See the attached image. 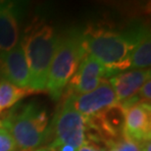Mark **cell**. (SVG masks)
Wrapping results in <instances>:
<instances>
[{"instance_id":"obj_1","label":"cell","mask_w":151,"mask_h":151,"mask_svg":"<svg viewBox=\"0 0 151 151\" xmlns=\"http://www.w3.org/2000/svg\"><path fill=\"white\" fill-rule=\"evenodd\" d=\"M144 34L139 32L134 35H122L103 28H87L81 35V46L84 54L117 74L129 68V55Z\"/></svg>"},{"instance_id":"obj_2","label":"cell","mask_w":151,"mask_h":151,"mask_svg":"<svg viewBox=\"0 0 151 151\" xmlns=\"http://www.w3.org/2000/svg\"><path fill=\"white\" fill-rule=\"evenodd\" d=\"M58 38L51 26L35 22L26 29L20 42L29 71V87L37 92L46 90L48 73Z\"/></svg>"},{"instance_id":"obj_3","label":"cell","mask_w":151,"mask_h":151,"mask_svg":"<svg viewBox=\"0 0 151 151\" xmlns=\"http://www.w3.org/2000/svg\"><path fill=\"white\" fill-rule=\"evenodd\" d=\"M1 122L8 129L18 149L31 151L40 146L48 138V115L46 110L35 103L9 112Z\"/></svg>"},{"instance_id":"obj_4","label":"cell","mask_w":151,"mask_h":151,"mask_svg":"<svg viewBox=\"0 0 151 151\" xmlns=\"http://www.w3.org/2000/svg\"><path fill=\"white\" fill-rule=\"evenodd\" d=\"M83 56L81 35H71L58 38L46 83V90L52 99L57 100L61 97Z\"/></svg>"},{"instance_id":"obj_5","label":"cell","mask_w":151,"mask_h":151,"mask_svg":"<svg viewBox=\"0 0 151 151\" xmlns=\"http://www.w3.org/2000/svg\"><path fill=\"white\" fill-rule=\"evenodd\" d=\"M51 137L54 138L48 146L50 151L63 145L78 149L86 143V118L74 109L68 98L48 129V137Z\"/></svg>"},{"instance_id":"obj_6","label":"cell","mask_w":151,"mask_h":151,"mask_svg":"<svg viewBox=\"0 0 151 151\" xmlns=\"http://www.w3.org/2000/svg\"><path fill=\"white\" fill-rule=\"evenodd\" d=\"M117 75L93 57L84 54L75 75L69 81L67 96L80 95L94 90L107 77Z\"/></svg>"},{"instance_id":"obj_7","label":"cell","mask_w":151,"mask_h":151,"mask_svg":"<svg viewBox=\"0 0 151 151\" xmlns=\"http://www.w3.org/2000/svg\"><path fill=\"white\" fill-rule=\"evenodd\" d=\"M66 98L70 100L74 109L86 119L98 116L107 108L118 104L115 91L107 78H104L92 91L80 95H69Z\"/></svg>"},{"instance_id":"obj_8","label":"cell","mask_w":151,"mask_h":151,"mask_svg":"<svg viewBox=\"0 0 151 151\" xmlns=\"http://www.w3.org/2000/svg\"><path fill=\"white\" fill-rule=\"evenodd\" d=\"M0 78L18 87H29V71L20 42L12 49L0 52Z\"/></svg>"},{"instance_id":"obj_9","label":"cell","mask_w":151,"mask_h":151,"mask_svg":"<svg viewBox=\"0 0 151 151\" xmlns=\"http://www.w3.org/2000/svg\"><path fill=\"white\" fill-rule=\"evenodd\" d=\"M123 134L138 145L150 140L151 107L149 103L138 102L126 110Z\"/></svg>"},{"instance_id":"obj_10","label":"cell","mask_w":151,"mask_h":151,"mask_svg":"<svg viewBox=\"0 0 151 151\" xmlns=\"http://www.w3.org/2000/svg\"><path fill=\"white\" fill-rule=\"evenodd\" d=\"M150 69H134L110 78L118 103H123L137 94L141 86L150 80Z\"/></svg>"},{"instance_id":"obj_11","label":"cell","mask_w":151,"mask_h":151,"mask_svg":"<svg viewBox=\"0 0 151 151\" xmlns=\"http://www.w3.org/2000/svg\"><path fill=\"white\" fill-rule=\"evenodd\" d=\"M19 37L18 16L14 4L0 1V52L14 48L19 43Z\"/></svg>"},{"instance_id":"obj_12","label":"cell","mask_w":151,"mask_h":151,"mask_svg":"<svg viewBox=\"0 0 151 151\" xmlns=\"http://www.w3.org/2000/svg\"><path fill=\"white\" fill-rule=\"evenodd\" d=\"M39 93L29 87H18L0 78V113L14 106L26 96Z\"/></svg>"},{"instance_id":"obj_13","label":"cell","mask_w":151,"mask_h":151,"mask_svg":"<svg viewBox=\"0 0 151 151\" xmlns=\"http://www.w3.org/2000/svg\"><path fill=\"white\" fill-rule=\"evenodd\" d=\"M129 68L147 69L151 64V40L150 35L145 32L132 49L129 58Z\"/></svg>"},{"instance_id":"obj_14","label":"cell","mask_w":151,"mask_h":151,"mask_svg":"<svg viewBox=\"0 0 151 151\" xmlns=\"http://www.w3.org/2000/svg\"><path fill=\"white\" fill-rule=\"evenodd\" d=\"M18 147L8 129L0 127V151H17Z\"/></svg>"},{"instance_id":"obj_15","label":"cell","mask_w":151,"mask_h":151,"mask_svg":"<svg viewBox=\"0 0 151 151\" xmlns=\"http://www.w3.org/2000/svg\"><path fill=\"white\" fill-rule=\"evenodd\" d=\"M110 147H113L117 151H140L139 145L137 143L131 140L124 134L115 140Z\"/></svg>"},{"instance_id":"obj_16","label":"cell","mask_w":151,"mask_h":151,"mask_svg":"<svg viewBox=\"0 0 151 151\" xmlns=\"http://www.w3.org/2000/svg\"><path fill=\"white\" fill-rule=\"evenodd\" d=\"M138 98H139L140 102H145V103L150 104L151 100V81L148 80L145 83L141 86L139 91L137 92Z\"/></svg>"},{"instance_id":"obj_17","label":"cell","mask_w":151,"mask_h":151,"mask_svg":"<svg viewBox=\"0 0 151 151\" xmlns=\"http://www.w3.org/2000/svg\"><path fill=\"white\" fill-rule=\"evenodd\" d=\"M77 151H106V150H105L103 147L97 145V144L86 142L84 145L77 149Z\"/></svg>"},{"instance_id":"obj_18","label":"cell","mask_w":151,"mask_h":151,"mask_svg":"<svg viewBox=\"0 0 151 151\" xmlns=\"http://www.w3.org/2000/svg\"><path fill=\"white\" fill-rule=\"evenodd\" d=\"M140 151H151V143L150 140H147L145 142L141 143L139 145Z\"/></svg>"},{"instance_id":"obj_19","label":"cell","mask_w":151,"mask_h":151,"mask_svg":"<svg viewBox=\"0 0 151 151\" xmlns=\"http://www.w3.org/2000/svg\"><path fill=\"white\" fill-rule=\"evenodd\" d=\"M55 151H77V149L70 145H63L61 147H59V148H57Z\"/></svg>"},{"instance_id":"obj_20","label":"cell","mask_w":151,"mask_h":151,"mask_svg":"<svg viewBox=\"0 0 151 151\" xmlns=\"http://www.w3.org/2000/svg\"><path fill=\"white\" fill-rule=\"evenodd\" d=\"M108 151H117L115 148H113V147H109V149H108Z\"/></svg>"},{"instance_id":"obj_21","label":"cell","mask_w":151,"mask_h":151,"mask_svg":"<svg viewBox=\"0 0 151 151\" xmlns=\"http://www.w3.org/2000/svg\"><path fill=\"white\" fill-rule=\"evenodd\" d=\"M0 127H1V122H0Z\"/></svg>"}]
</instances>
